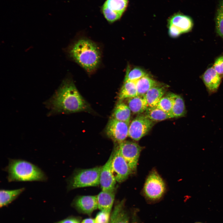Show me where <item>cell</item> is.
<instances>
[{
	"label": "cell",
	"mask_w": 223,
	"mask_h": 223,
	"mask_svg": "<svg viewBox=\"0 0 223 223\" xmlns=\"http://www.w3.org/2000/svg\"><path fill=\"white\" fill-rule=\"evenodd\" d=\"M49 115L71 113L87 110L89 106L72 81L66 78L52 96L45 103Z\"/></svg>",
	"instance_id": "cell-1"
},
{
	"label": "cell",
	"mask_w": 223,
	"mask_h": 223,
	"mask_svg": "<svg viewBox=\"0 0 223 223\" xmlns=\"http://www.w3.org/2000/svg\"><path fill=\"white\" fill-rule=\"evenodd\" d=\"M66 52L69 57L89 73L97 69L101 61L99 48L94 42L88 39L78 40L71 45Z\"/></svg>",
	"instance_id": "cell-2"
},
{
	"label": "cell",
	"mask_w": 223,
	"mask_h": 223,
	"mask_svg": "<svg viewBox=\"0 0 223 223\" xmlns=\"http://www.w3.org/2000/svg\"><path fill=\"white\" fill-rule=\"evenodd\" d=\"M8 173L9 182L45 181L47 178L38 166L26 160L9 159L8 165L4 168Z\"/></svg>",
	"instance_id": "cell-3"
},
{
	"label": "cell",
	"mask_w": 223,
	"mask_h": 223,
	"mask_svg": "<svg viewBox=\"0 0 223 223\" xmlns=\"http://www.w3.org/2000/svg\"><path fill=\"white\" fill-rule=\"evenodd\" d=\"M102 167L81 169L75 173L69 181L68 189H72L100 184Z\"/></svg>",
	"instance_id": "cell-4"
},
{
	"label": "cell",
	"mask_w": 223,
	"mask_h": 223,
	"mask_svg": "<svg viewBox=\"0 0 223 223\" xmlns=\"http://www.w3.org/2000/svg\"><path fill=\"white\" fill-rule=\"evenodd\" d=\"M144 192L146 197L151 200L160 198L165 190L164 183L160 176L155 171L150 174L145 183Z\"/></svg>",
	"instance_id": "cell-5"
},
{
	"label": "cell",
	"mask_w": 223,
	"mask_h": 223,
	"mask_svg": "<svg viewBox=\"0 0 223 223\" xmlns=\"http://www.w3.org/2000/svg\"><path fill=\"white\" fill-rule=\"evenodd\" d=\"M153 121L144 115L137 116L129 125L128 136L135 141L139 140L151 129Z\"/></svg>",
	"instance_id": "cell-6"
},
{
	"label": "cell",
	"mask_w": 223,
	"mask_h": 223,
	"mask_svg": "<svg viewBox=\"0 0 223 223\" xmlns=\"http://www.w3.org/2000/svg\"><path fill=\"white\" fill-rule=\"evenodd\" d=\"M117 147L132 171L135 170L142 147L136 142L128 141L119 143Z\"/></svg>",
	"instance_id": "cell-7"
},
{
	"label": "cell",
	"mask_w": 223,
	"mask_h": 223,
	"mask_svg": "<svg viewBox=\"0 0 223 223\" xmlns=\"http://www.w3.org/2000/svg\"><path fill=\"white\" fill-rule=\"evenodd\" d=\"M111 169L116 181L120 183L126 180L132 171L120 153L117 147L114 151Z\"/></svg>",
	"instance_id": "cell-8"
},
{
	"label": "cell",
	"mask_w": 223,
	"mask_h": 223,
	"mask_svg": "<svg viewBox=\"0 0 223 223\" xmlns=\"http://www.w3.org/2000/svg\"><path fill=\"white\" fill-rule=\"evenodd\" d=\"M129 124L112 117L106 127V134L114 141L120 143L128 136Z\"/></svg>",
	"instance_id": "cell-9"
},
{
	"label": "cell",
	"mask_w": 223,
	"mask_h": 223,
	"mask_svg": "<svg viewBox=\"0 0 223 223\" xmlns=\"http://www.w3.org/2000/svg\"><path fill=\"white\" fill-rule=\"evenodd\" d=\"M114 154L112 152L105 164L102 167L100 184L102 191H114L116 181L111 169V162Z\"/></svg>",
	"instance_id": "cell-10"
},
{
	"label": "cell",
	"mask_w": 223,
	"mask_h": 223,
	"mask_svg": "<svg viewBox=\"0 0 223 223\" xmlns=\"http://www.w3.org/2000/svg\"><path fill=\"white\" fill-rule=\"evenodd\" d=\"M73 204L79 211L89 216L98 208L97 196H79L75 199Z\"/></svg>",
	"instance_id": "cell-11"
},
{
	"label": "cell",
	"mask_w": 223,
	"mask_h": 223,
	"mask_svg": "<svg viewBox=\"0 0 223 223\" xmlns=\"http://www.w3.org/2000/svg\"><path fill=\"white\" fill-rule=\"evenodd\" d=\"M209 95L216 93L221 82L222 78L213 67L207 69L201 76Z\"/></svg>",
	"instance_id": "cell-12"
},
{
	"label": "cell",
	"mask_w": 223,
	"mask_h": 223,
	"mask_svg": "<svg viewBox=\"0 0 223 223\" xmlns=\"http://www.w3.org/2000/svg\"><path fill=\"white\" fill-rule=\"evenodd\" d=\"M168 24L178 28L182 33L190 31L193 25V21L190 17L179 13L172 16L168 20Z\"/></svg>",
	"instance_id": "cell-13"
},
{
	"label": "cell",
	"mask_w": 223,
	"mask_h": 223,
	"mask_svg": "<svg viewBox=\"0 0 223 223\" xmlns=\"http://www.w3.org/2000/svg\"><path fill=\"white\" fill-rule=\"evenodd\" d=\"M97 196L98 208L100 211H105L111 213L115 199L114 191L102 190Z\"/></svg>",
	"instance_id": "cell-14"
},
{
	"label": "cell",
	"mask_w": 223,
	"mask_h": 223,
	"mask_svg": "<svg viewBox=\"0 0 223 223\" xmlns=\"http://www.w3.org/2000/svg\"><path fill=\"white\" fill-rule=\"evenodd\" d=\"M172 101L171 114L174 118L185 116L186 113L185 102L180 95L173 93L168 94Z\"/></svg>",
	"instance_id": "cell-15"
},
{
	"label": "cell",
	"mask_w": 223,
	"mask_h": 223,
	"mask_svg": "<svg viewBox=\"0 0 223 223\" xmlns=\"http://www.w3.org/2000/svg\"><path fill=\"white\" fill-rule=\"evenodd\" d=\"M165 92L164 86L159 84L150 89L145 95L148 107L156 106Z\"/></svg>",
	"instance_id": "cell-16"
},
{
	"label": "cell",
	"mask_w": 223,
	"mask_h": 223,
	"mask_svg": "<svg viewBox=\"0 0 223 223\" xmlns=\"http://www.w3.org/2000/svg\"><path fill=\"white\" fill-rule=\"evenodd\" d=\"M127 105L131 111L134 114L142 113L148 107L145 95H137L129 98Z\"/></svg>",
	"instance_id": "cell-17"
},
{
	"label": "cell",
	"mask_w": 223,
	"mask_h": 223,
	"mask_svg": "<svg viewBox=\"0 0 223 223\" xmlns=\"http://www.w3.org/2000/svg\"><path fill=\"white\" fill-rule=\"evenodd\" d=\"M124 201L122 200L115 207L109 223H129V216L124 210Z\"/></svg>",
	"instance_id": "cell-18"
},
{
	"label": "cell",
	"mask_w": 223,
	"mask_h": 223,
	"mask_svg": "<svg viewBox=\"0 0 223 223\" xmlns=\"http://www.w3.org/2000/svg\"><path fill=\"white\" fill-rule=\"evenodd\" d=\"M131 112L127 105L122 102H119L114 108L112 117L129 124Z\"/></svg>",
	"instance_id": "cell-19"
},
{
	"label": "cell",
	"mask_w": 223,
	"mask_h": 223,
	"mask_svg": "<svg viewBox=\"0 0 223 223\" xmlns=\"http://www.w3.org/2000/svg\"><path fill=\"white\" fill-rule=\"evenodd\" d=\"M136 82L124 81L119 94V102H122L125 98H129L138 95Z\"/></svg>",
	"instance_id": "cell-20"
},
{
	"label": "cell",
	"mask_w": 223,
	"mask_h": 223,
	"mask_svg": "<svg viewBox=\"0 0 223 223\" xmlns=\"http://www.w3.org/2000/svg\"><path fill=\"white\" fill-rule=\"evenodd\" d=\"M138 95H145L151 88L159 85L155 80L149 77L148 75L136 81Z\"/></svg>",
	"instance_id": "cell-21"
},
{
	"label": "cell",
	"mask_w": 223,
	"mask_h": 223,
	"mask_svg": "<svg viewBox=\"0 0 223 223\" xmlns=\"http://www.w3.org/2000/svg\"><path fill=\"white\" fill-rule=\"evenodd\" d=\"M22 188L13 190L2 189L0 190V206L2 207L15 200L24 190Z\"/></svg>",
	"instance_id": "cell-22"
},
{
	"label": "cell",
	"mask_w": 223,
	"mask_h": 223,
	"mask_svg": "<svg viewBox=\"0 0 223 223\" xmlns=\"http://www.w3.org/2000/svg\"><path fill=\"white\" fill-rule=\"evenodd\" d=\"M144 115L153 121H161L174 118L172 115L167 113L157 107H148Z\"/></svg>",
	"instance_id": "cell-23"
},
{
	"label": "cell",
	"mask_w": 223,
	"mask_h": 223,
	"mask_svg": "<svg viewBox=\"0 0 223 223\" xmlns=\"http://www.w3.org/2000/svg\"><path fill=\"white\" fill-rule=\"evenodd\" d=\"M129 0H106L103 5L121 17L127 7Z\"/></svg>",
	"instance_id": "cell-24"
},
{
	"label": "cell",
	"mask_w": 223,
	"mask_h": 223,
	"mask_svg": "<svg viewBox=\"0 0 223 223\" xmlns=\"http://www.w3.org/2000/svg\"><path fill=\"white\" fill-rule=\"evenodd\" d=\"M147 75L141 68L136 67L130 69L127 67L124 81H136L142 77Z\"/></svg>",
	"instance_id": "cell-25"
},
{
	"label": "cell",
	"mask_w": 223,
	"mask_h": 223,
	"mask_svg": "<svg viewBox=\"0 0 223 223\" xmlns=\"http://www.w3.org/2000/svg\"><path fill=\"white\" fill-rule=\"evenodd\" d=\"M216 28L217 34L223 37V0L218 5L215 18Z\"/></svg>",
	"instance_id": "cell-26"
},
{
	"label": "cell",
	"mask_w": 223,
	"mask_h": 223,
	"mask_svg": "<svg viewBox=\"0 0 223 223\" xmlns=\"http://www.w3.org/2000/svg\"><path fill=\"white\" fill-rule=\"evenodd\" d=\"M156 107L163 111L172 114V101L171 98L168 94L166 96H163Z\"/></svg>",
	"instance_id": "cell-27"
},
{
	"label": "cell",
	"mask_w": 223,
	"mask_h": 223,
	"mask_svg": "<svg viewBox=\"0 0 223 223\" xmlns=\"http://www.w3.org/2000/svg\"><path fill=\"white\" fill-rule=\"evenodd\" d=\"M101 10L104 17L110 23H112L117 21L121 17L103 5L102 7Z\"/></svg>",
	"instance_id": "cell-28"
},
{
	"label": "cell",
	"mask_w": 223,
	"mask_h": 223,
	"mask_svg": "<svg viewBox=\"0 0 223 223\" xmlns=\"http://www.w3.org/2000/svg\"><path fill=\"white\" fill-rule=\"evenodd\" d=\"M111 213L104 211H100L96 215L94 219L96 223H109Z\"/></svg>",
	"instance_id": "cell-29"
},
{
	"label": "cell",
	"mask_w": 223,
	"mask_h": 223,
	"mask_svg": "<svg viewBox=\"0 0 223 223\" xmlns=\"http://www.w3.org/2000/svg\"><path fill=\"white\" fill-rule=\"evenodd\" d=\"M221 77H223V54L215 60L212 67Z\"/></svg>",
	"instance_id": "cell-30"
},
{
	"label": "cell",
	"mask_w": 223,
	"mask_h": 223,
	"mask_svg": "<svg viewBox=\"0 0 223 223\" xmlns=\"http://www.w3.org/2000/svg\"><path fill=\"white\" fill-rule=\"evenodd\" d=\"M168 33L170 36L173 37H177L182 33L178 28L171 24H168Z\"/></svg>",
	"instance_id": "cell-31"
},
{
	"label": "cell",
	"mask_w": 223,
	"mask_h": 223,
	"mask_svg": "<svg viewBox=\"0 0 223 223\" xmlns=\"http://www.w3.org/2000/svg\"><path fill=\"white\" fill-rule=\"evenodd\" d=\"M57 223H80V221L76 218L70 217L61 220Z\"/></svg>",
	"instance_id": "cell-32"
},
{
	"label": "cell",
	"mask_w": 223,
	"mask_h": 223,
	"mask_svg": "<svg viewBox=\"0 0 223 223\" xmlns=\"http://www.w3.org/2000/svg\"><path fill=\"white\" fill-rule=\"evenodd\" d=\"M81 223H96L94 219L88 218L83 220Z\"/></svg>",
	"instance_id": "cell-33"
},
{
	"label": "cell",
	"mask_w": 223,
	"mask_h": 223,
	"mask_svg": "<svg viewBox=\"0 0 223 223\" xmlns=\"http://www.w3.org/2000/svg\"><path fill=\"white\" fill-rule=\"evenodd\" d=\"M195 223H202L198 222H196Z\"/></svg>",
	"instance_id": "cell-34"
}]
</instances>
